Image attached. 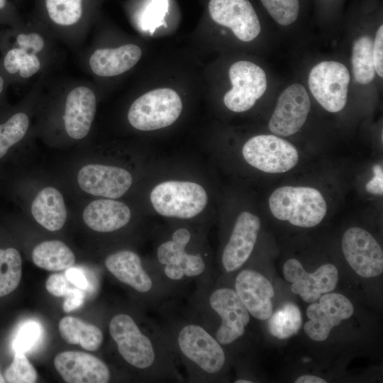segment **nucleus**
Wrapping results in <instances>:
<instances>
[{
	"label": "nucleus",
	"instance_id": "f257e3e1",
	"mask_svg": "<svg viewBox=\"0 0 383 383\" xmlns=\"http://www.w3.org/2000/svg\"><path fill=\"white\" fill-rule=\"evenodd\" d=\"M109 328L120 355L134 368L149 371L153 377L171 366L164 340L154 331L144 333L130 315L118 313L111 319Z\"/></svg>",
	"mask_w": 383,
	"mask_h": 383
},
{
	"label": "nucleus",
	"instance_id": "f03ea898",
	"mask_svg": "<svg viewBox=\"0 0 383 383\" xmlns=\"http://www.w3.org/2000/svg\"><path fill=\"white\" fill-rule=\"evenodd\" d=\"M174 346L192 372L203 379L218 374L226 364V354L216 338L199 324L185 323L174 335Z\"/></svg>",
	"mask_w": 383,
	"mask_h": 383
},
{
	"label": "nucleus",
	"instance_id": "7ed1b4c3",
	"mask_svg": "<svg viewBox=\"0 0 383 383\" xmlns=\"http://www.w3.org/2000/svg\"><path fill=\"white\" fill-rule=\"evenodd\" d=\"M269 206L276 218L304 228L320 223L327 211L322 194L308 187H279L270 195Z\"/></svg>",
	"mask_w": 383,
	"mask_h": 383
},
{
	"label": "nucleus",
	"instance_id": "20e7f679",
	"mask_svg": "<svg viewBox=\"0 0 383 383\" xmlns=\"http://www.w3.org/2000/svg\"><path fill=\"white\" fill-rule=\"evenodd\" d=\"M150 199L161 216L181 219L192 218L206 207L208 196L200 184L187 181H166L156 185Z\"/></svg>",
	"mask_w": 383,
	"mask_h": 383
},
{
	"label": "nucleus",
	"instance_id": "39448f33",
	"mask_svg": "<svg viewBox=\"0 0 383 383\" xmlns=\"http://www.w3.org/2000/svg\"><path fill=\"white\" fill-rule=\"evenodd\" d=\"M182 111L179 94L170 88H159L145 93L133 102L128 120L135 129L154 131L171 126Z\"/></svg>",
	"mask_w": 383,
	"mask_h": 383
},
{
	"label": "nucleus",
	"instance_id": "423d86ee",
	"mask_svg": "<svg viewBox=\"0 0 383 383\" xmlns=\"http://www.w3.org/2000/svg\"><path fill=\"white\" fill-rule=\"evenodd\" d=\"M245 160L252 167L267 173H283L299 161L296 148L287 140L274 135H259L243 145Z\"/></svg>",
	"mask_w": 383,
	"mask_h": 383
},
{
	"label": "nucleus",
	"instance_id": "0eeeda50",
	"mask_svg": "<svg viewBox=\"0 0 383 383\" xmlns=\"http://www.w3.org/2000/svg\"><path fill=\"white\" fill-rule=\"evenodd\" d=\"M350 80V72L343 64L322 61L311 69L308 84L320 105L326 111L335 113L346 104Z\"/></svg>",
	"mask_w": 383,
	"mask_h": 383
},
{
	"label": "nucleus",
	"instance_id": "6e6552de",
	"mask_svg": "<svg viewBox=\"0 0 383 383\" xmlns=\"http://www.w3.org/2000/svg\"><path fill=\"white\" fill-rule=\"evenodd\" d=\"M228 75L232 88L224 95L223 102L233 112L250 109L266 91V74L252 62H235L230 67Z\"/></svg>",
	"mask_w": 383,
	"mask_h": 383
},
{
	"label": "nucleus",
	"instance_id": "1a4fd4ad",
	"mask_svg": "<svg viewBox=\"0 0 383 383\" xmlns=\"http://www.w3.org/2000/svg\"><path fill=\"white\" fill-rule=\"evenodd\" d=\"M209 303L221 319L214 337L221 345H230L244 335L250 313L235 289L221 287L213 290Z\"/></svg>",
	"mask_w": 383,
	"mask_h": 383
},
{
	"label": "nucleus",
	"instance_id": "9d476101",
	"mask_svg": "<svg viewBox=\"0 0 383 383\" xmlns=\"http://www.w3.org/2000/svg\"><path fill=\"white\" fill-rule=\"evenodd\" d=\"M342 250L346 261L360 276L369 278L382 273V248L365 229L359 227L348 229L342 238Z\"/></svg>",
	"mask_w": 383,
	"mask_h": 383
},
{
	"label": "nucleus",
	"instance_id": "9b49d317",
	"mask_svg": "<svg viewBox=\"0 0 383 383\" xmlns=\"http://www.w3.org/2000/svg\"><path fill=\"white\" fill-rule=\"evenodd\" d=\"M311 109L310 98L304 87L293 84L279 95L269 122L270 131L277 135L289 136L305 123Z\"/></svg>",
	"mask_w": 383,
	"mask_h": 383
},
{
	"label": "nucleus",
	"instance_id": "f8f14e48",
	"mask_svg": "<svg viewBox=\"0 0 383 383\" xmlns=\"http://www.w3.org/2000/svg\"><path fill=\"white\" fill-rule=\"evenodd\" d=\"M209 11L215 23L230 28L241 41H252L260 33V20L248 0H210Z\"/></svg>",
	"mask_w": 383,
	"mask_h": 383
},
{
	"label": "nucleus",
	"instance_id": "ddd939ff",
	"mask_svg": "<svg viewBox=\"0 0 383 383\" xmlns=\"http://www.w3.org/2000/svg\"><path fill=\"white\" fill-rule=\"evenodd\" d=\"M133 177L126 170L116 166L87 164L78 172L77 183L86 193L109 199L122 196L131 187Z\"/></svg>",
	"mask_w": 383,
	"mask_h": 383
},
{
	"label": "nucleus",
	"instance_id": "4468645a",
	"mask_svg": "<svg viewBox=\"0 0 383 383\" xmlns=\"http://www.w3.org/2000/svg\"><path fill=\"white\" fill-rule=\"evenodd\" d=\"M260 227V219L250 212L244 211L238 216L221 256L222 266L226 272L238 270L248 260Z\"/></svg>",
	"mask_w": 383,
	"mask_h": 383
},
{
	"label": "nucleus",
	"instance_id": "2eb2a0df",
	"mask_svg": "<svg viewBox=\"0 0 383 383\" xmlns=\"http://www.w3.org/2000/svg\"><path fill=\"white\" fill-rule=\"evenodd\" d=\"M55 369L65 382L106 383L111 372L99 358L80 351H64L54 360Z\"/></svg>",
	"mask_w": 383,
	"mask_h": 383
},
{
	"label": "nucleus",
	"instance_id": "dca6fc26",
	"mask_svg": "<svg viewBox=\"0 0 383 383\" xmlns=\"http://www.w3.org/2000/svg\"><path fill=\"white\" fill-rule=\"evenodd\" d=\"M235 291L252 316L262 321L271 316L274 288L262 274L248 269L240 271L235 280Z\"/></svg>",
	"mask_w": 383,
	"mask_h": 383
},
{
	"label": "nucleus",
	"instance_id": "f3484780",
	"mask_svg": "<svg viewBox=\"0 0 383 383\" xmlns=\"http://www.w3.org/2000/svg\"><path fill=\"white\" fill-rule=\"evenodd\" d=\"M108 271L121 282L136 292L150 296L155 292V284L152 274L144 268L140 256L129 250L117 251L105 260Z\"/></svg>",
	"mask_w": 383,
	"mask_h": 383
},
{
	"label": "nucleus",
	"instance_id": "a211bd4d",
	"mask_svg": "<svg viewBox=\"0 0 383 383\" xmlns=\"http://www.w3.org/2000/svg\"><path fill=\"white\" fill-rule=\"evenodd\" d=\"M96 109V96L88 87H78L67 95L63 116L68 135L75 140L86 137L89 132Z\"/></svg>",
	"mask_w": 383,
	"mask_h": 383
},
{
	"label": "nucleus",
	"instance_id": "6ab92c4d",
	"mask_svg": "<svg viewBox=\"0 0 383 383\" xmlns=\"http://www.w3.org/2000/svg\"><path fill=\"white\" fill-rule=\"evenodd\" d=\"M131 218V210L126 204L109 198L92 201L82 213L85 224L100 233L117 231L128 224Z\"/></svg>",
	"mask_w": 383,
	"mask_h": 383
},
{
	"label": "nucleus",
	"instance_id": "aec40b11",
	"mask_svg": "<svg viewBox=\"0 0 383 383\" xmlns=\"http://www.w3.org/2000/svg\"><path fill=\"white\" fill-rule=\"evenodd\" d=\"M140 48L126 44L116 48L98 49L91 55L89 65L92 72L101 77H113L131 70L140 60Z\"/></svg>",
	"mask_w": 383,
	"mask_h": 383
},
{
	"label": "nucleus",
	"instance_id": "412c9836",
	"mask_svg": "<svg viewBox=\"0 0 383 383\" xmlns=\"http://www.w3.org/2000/svg\"><path fill=\"white\" fill-rule=\"evenodd\" d=\"M31 213L40 226L49 231L60 230L67 219V209L60 192L46 187L35 196L31 204Z\"/></svg>",
	"mask_w": 383,
	"mask_h": 383
},
{
	"label": "nucleus",
	"instance_id": "4be33fe9",
	"mask_svg": "<svg viewBox=\"0 0 383 383\" xmlns=\"http://www.w3.org/2000/svg\"><path fill=\"white\" fill-rule=\"evenodd\" d=\"M58 326L60 335L65 342L79 345L89 351L97 350L104 340L99 328L76 317H63Z\"/></svg>",
	"mask_w": 383,
	"mask_h": 383
},
{
	"label": "nucleus",
	"instance_id": "5701e85b",
	"mask_svg": "<svg viewBox=\"0 0 383 383\" xmlns=\"http://www.w3.org/2000/svg\"><path fill=\"white\" fill-rule=\"evenodd\" d=\"M34 264L52 272L66 270L75 263V255L63 242L57 240H46L35 247L32 252Z\"/></svg>",
	"mask_w": 383,
	"mask_h": 383
},
{
	"label": "nucleus",
	"instance_id": "b1692460",
	"mask_svg": "<svg viewBox=\"0 0 383 383\" xmlns=\"http://www.w3.org/2000/svg\"><path fill=\"white\" fill-rule=\"evenodd\" d=\"M283 274L292 283V292L299 294L305 302H316L322 295L316 272H307L299 260H288L283 266Z\"/></svg>",
	"mask_w": 383,
	"mask_h": 383
},
{
	"label": "nucleus",
	"instance_id": "393cba45",
	"mask_svg": "<svg viewBox=\"0 0 383 383\" xmlns=\"http://www.w3.org/2000/svg\"><path fill=\"white\" fill-rule=\"evenodd\" d=\"M373 40L368 35L357 38L353 43L351 62L355 81L362 85L370 83L375 77L372 57Z\"/></svg>",
	"mask_w": 383,
	"mask_h": 383
},
{
	"label": "nucleus",
	"instance_id": "a878e982",
	"mask_svg": "<svg viewBox=\"0 0 383 383\" xmlns=\"http://www.w3.org/2000/svg\"><path fill=\"white\" fill-rule=\"evenodd\" d=\"M270 333L277 338L287 339L298 333L302 323L299 308L292 302L282 304L269 318Z\"/></svg>",
	"mask_w": 383,
	"mask_h": 383
},
{
	"label": "nucleus",
	"instance_id": "bb28decb",
	"mask_svg": "<svg viewBox=\"0 0 383 383\" xmlns=\"http://www.w3.org/2000/svg\"><path fill=\"white\" fill-rule=\"evenodd\" d=\"M21 274L22 260L18 250L12 247L0 248V297L18 287Z\"/></svg>",
	"mask_w": 383,
	"mask_h": 383
},
{
	"label": "nucleus",
	"instance_id": "cd10ccee",
	"mask_svg": "<svg viewBox=\"0 0 383 383\" xmlns=\"http://www.w3.org/2000/svg\"><path fill=\"white\" fill-rule=\"evenodd\" d=\"M29 118L23 112H17L0 121V160L8 156L11 150L25 137Z\"/></svg>",
	"mask_w": 383,
	"mask_h": 383
},
{
	"label": "nucleus",
	"instance_id": "c85d7f7f",
	"mask_svg": "<svg viewBox=\"0 0 383 383\" xmlns=\"http://www.w3.org/2000/svg\"><path fill=\"white\" fill-rule=\"evenodd\" d=\"M43 6L48 18L60 26H72L82 18L86 0H43Z\"/></svg>",
	"mask_w": 383,
	"mask_h": 383
},
{
	"label": "nucleus",
	"instance_id": "c756f323",
	"mask_svg": "<svg viewBox=\"0 0 383 383\" xmlns=\"http://www.w3.org/2000/svg\"><path fill=\"white\" fill-rule=\"evenodd\" d=\"M309 320L304 325L306 335L316 341L326 340L333 327L338 326L341 321L325 314L317 302L311 303L306 309Z\"/></svg>",
	"mask_w": 383,
	"mask_h": 383
},
{
	"label": "nucleus",
	"instance_id": "7c9ffc66",
	"mask_svg": "<svg viewBox=\"0 0 383 383\" xmlns=\"http://www.w3.org/2000/svg\"><path fill=\"white\" fill-rule=\"evenodd\" d=\"M3 65L9 74L19 73L23 78H28L40 68V62L35 54L21 48H13L6 54Z\"/></svg>",
	"mask_w": 383,
	"mask_h": 383
},
{
	"label": "nucleus",
	"instance_id": "2f4dec72",
	"mask_svg": "<svg viewBox=\"0 0 383 383\" xmlns=\"http://www.w3.org/2000/svg\"><path fill=\"white\" fill-rule=\"evenodd\" d=\"M191 238L190 231L185 228L174 231L172 239L161 243L157 248V258L159 263L164 267L184 255Z\"/></svg>",
	"mask_w": 383,
	"mask_h": 383
},
{
	"label": "nucleus",
	"instance_id": "473e14b6",
	"mask_svg": "<svg viewBox=\"0 0 383 383\" xmlns=\"http://www.w3.org/2000/svg\"><path fill=\"white\" fill-rule=\"evenodd\" d=\"M272 18L281 26L293 23L298 18L299 0H260Z\"/></svg>",
	"mask_w": 383,
	"mask_h": 383
},
{
	"label": "nucleus",
	"instance_id": "72a5a7b5",
	"mask_svg": "<svg viewBox=\"0 0 383 383\" xmlns=\"http://www.w3.org/2000/svg\"><path fill=\"white\" fill-rule=\"evenodd\" d=\"M37 378V372L25 353H15L12 363L4 372L5 381L9 383H34Z\"/></svg>",
	"mask_w": 383,
	"mask_h": 383
},
{
	"label": "nucleus",
	"instance_id": "f704fd0d",
	"mask_svg": "<svg viewBox=\"0 0 383 383\" xmlns=\"http://www.w3.org/2000/svg\"><path fill=\"white\" fill-rule=\"evenodd\" d=\"M321 310L326 315L340 320L352 316L354 308L350 301L338 293H326L318 299Z\"/></svg>",
	"mask_w": 383,
	"mask_h": 383
},
{
	"label": "nucleus",
	"instance_id": "c9c22d12",
	"mask_svg": "<svg viewBox=\"0 0 383 383\" xmlns=\"http://www.w3.org/2000/svg\"><path fill=\"white\" fill-rule=\"evenodd\" d=\"M40 333L39 325L29 321L22 326L13 342L15 353H26L38 340Z\"/></svg>",
	"mask_w": 383,
	"mask_h": 383
},
{
	"label": "nucleus",
	"instance_id": "e433bc0d",
	"mask_svg": "<svg viewBox=\"0 0 383 383\" xmlns=\"http://www.w3.org/2000/svg\"><path fill=\"white\" fill-rule=\"evenodd\" d=\"M70 283L65 274L54 273L47 279L45 287L55 296H65L72 288Z\"/></svg>",
	"mask_w": 383,
	"mask_h": 383
},
{
	"label": "nucleus",
	"instance_id": "4c0bfd02",
	"mask_svg": "<svg viewBox=\"0 0 383 383\" xmlns=\"http://www.w3.org/2000/svg\"><path fill=\"white\" fill-rule=\"evenodd\" d=\"M16 42L21 48L29 52L35 54L41 51L44 47V40L41 35L35 33L28 34L21 33L16 38Z\"/></svg>",
	"mask_w": 383,
	"mask_h": 383
},
{
	"label": "nucleus",
	"instance_id": "58836bf2",
	"mask_svg": "<svg viewBox=\"0 0 383 383\" xmlns=\"http://www.w3.org/2000/svg\"><path fill=\"white\" fill-rule=\"evenodd\" d=\"M372 57L375 72L383 77V26L380 25L373 41Z\"/></svg>",
	"mask_w": 383,
	"mask_h": 383
},
{
	"label": "nucleus",
	"instance_id": "ea45409f",
	"mask_svg": "<svg viewBox=\"0 0 383 383\" xmlns=\"http://www.w3.org/2000/svg\"><path fill=\"white\" fill-rule=\"evenodd\" d=\"M84 296L83 289L72 287L65 296V299L62 306L63 311L69 313L79 308L84 303Z\"/></svg>",
	"mask_w": 383,
	"mask_h": 383
},
{
	"label": "nucleus",
	"instance_id": "a19ab883",
	"mask_svg": "<svg viewBox=\"0 0 383 383\" xmlns=\"http://www.w3.org/2000/svg\"><path fill=\"white\" fill-rule=\"evenodd\" d=\"M373 177L366 184L367 192L372 194L382 195L383 194V169L380 164L373 167Z\"/></svg>",
	"mask_w": 383,
	"mask_h": 383
},
{
	"label": "nucleus",
	"instance_id": "79ce46f5",
	"mask_svg": "<svg viewBox=\"0 0 383 383\" xmlns=\"http://www.w3.org/2000/svg\"><path fill=\"white\" fill-rule=\"evenodd\" d=\"M69 282L76 287L85 290L88 289L89 283L84 272L79 268L69 267L65 273Z\"/></svg>",
	"mask_w": 383,
	"mask_h": 383
},
{
	"label": "nucleus",
	"instance_id": "37998d69",
	"mask_svg": "<svg viewBox=\"0 0 383 383\" xmlns=\"http://www.w3.org/2000/svg\"><path fill=\"white\" fill-rule=\"evenodd\" d=\"M296 383H326V381L323 379L311 374H304L298 377Z\"/></svg>",
	"mask_w": 383,
	"mask_h": 383
},
{
	"label": "nucleus",
	"instance_id": "c03bdc74",
	"mask_svg": "<svg viewBox=\"0 0 383 383\" xmlns=\"http://www.w3.org/2000/svg\"><path fill=\"white\" fill-rule=\"evenodd\" d=\"M11 9L8 0H0V16L9 14Z\"/></svg>",
	"mask_w": 383,
	"mask_h": 383
},
{
	"label": "nucleus",
	"instance_id": "a18cd8bd",
	"mask_svg": "<svg viewBox=\"0 0 383 383\" xmlns=\"http://www.w3.org/2000/svg\"><path fill=\"white\" fill-rule=\"evenodd\" d=\"M235 383H252V382L248 379H238L235 381Z\"/></svg>",
	"mask_w": 383,
	"mask_h": 383
},
{
	"label": "nucleus",
	"instance_id": "49530a36",
	"mask_svg": "<svg viewBox=\"0 0 383 383\" xmlns=\"http://www.w3.org/2000/svg\"><path fill=\"white\" fill-rule=\"evenodd\" d=\"M4 85V79H3V77L0 75V94H1V92L3 91Z\"/></svg>",
	"mask_w": 383,
	"mask_h": 383
},
{
	"label": "nucleus",
	"instance_id": "de8ad7c7",
	"mask_svg": "<svg viewBox=\"0 0 383 383\" xmlns=\"http://www.w3.org/2000/svg\"><path fill=\"white\" fill-rule=\"evenodd\" d=\"M6 382L4 377H3L1 372H0V383Z\"/></svg>",
	"mask_w": 383,
	"mask_h": 383
}]
</instances>
